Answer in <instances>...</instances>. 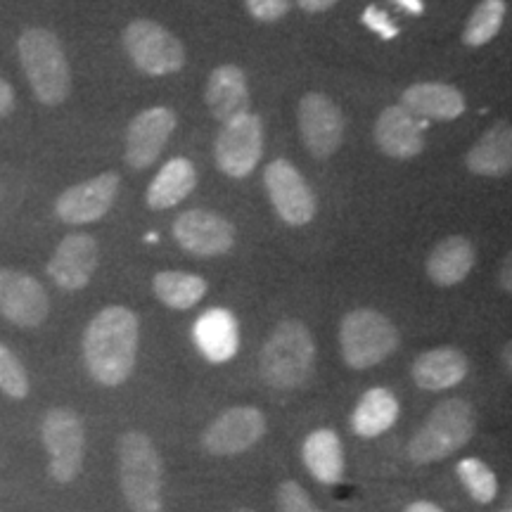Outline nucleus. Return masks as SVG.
Returning a JSON list of instances; mask_svg holds the SVG:
<instances>
[{
    "instance_id": "f257e3e1",
    "label": "nucleus",
    "mask_w": 512,
    "mask_h": 512,
    "mask_svg": "<svg viewBox=\"0 0 512 512\" xmlns=\"http://www.w3.org/2000/svg\"><path fill=\"white\" fill-rule=\"evenodd\" d=\"M140 320L126 306H107L83 332V363L102 387H119L136 368Z\"/></svg>"
},
{
    "instance_id": "f03ea898",
    "label": "nucleus",
    "mask_w": 512,
    "mask_h": 512,
    "mask_svg": "<svg viewBox=\"0 0 512 512\" xmlns=\"http://www.w3.org/2000/svg\"><path fill=\"white\" fill-rule=\"evenodd\" d=\"M316 368V339L302 320L287 318L275 325L259 356V373L280 392L304 387Z\"/></svg>"
},
{
    "instance_id": "7ed1b4c3",
    "label": "nucleus",
    "mask_w": 512,
    "mask_h": 512,
    "mask_svg": "<svg viewBox=\"0 0 512 512\" xmlns=\"http://www.w3.org/2000/svg\"><path fill=\"white\" fill-rule=\"evenodd\" d=\"M119 484L133 512L164 510V463L143 432H126L117 441Z\"/></svg>"
},
{
    "instance_id": "20e7f679",
    "label": "nucleus",
    "mask_w": 512,
    "mask_h": 512,
    "mask_svg": "<svg viewBox=\"0 0 512 512\" xmlns=\"http://www.w3.org/2000/svg\"><path fill=\"white\" fill-rule=\"evenodd\" d=\"M17 53L36 100L48 107L62 105L72 93V67L60 38L41 27L27 29L19 36Z\"/></svg>"
},
{
    "instance_id": "39448f33",
    "label": "nucleus",
    "mask_w": 512,
    "mask_h": 512,
    "mask_svg": "<svg viewBox=\"0 0 512 512\" xmlns=\"http://www.w3.org/2000/svg\"><path fill=\"white\" fill-rule=\"evenodd\" d=\"M477 415L465 399H444L434 406L425 425L413 434L408 458L413 465H432L460 451L475 437Z\"/></svg>"
},
{
    "instance_id": "423d86ee",
    "label": "nucleus",
    "mask_w": 512,
    "mask_h": 512,
    "mask_svg": "<svg viewBox=\"0 0 512 512\" xmlns=\"http://www.w3.org/2000/svg\"><path fill=\"white\" fill-rule=\"evenodd\" d=\"M399 342L396 325L375 309H354L339 323V349L344 363L354 370L380 366L399 349Z\"/></svg>"
},
{
    "instance_id": "0eeeda50",
    "label": "nucleus",
    "mask_w": 512,
    "mask_h": 512,
    "mask_svg": "<svg viewBox=\"0 0 512 512\" xmlns=\"http://www.w3.org/2000/svg\"><path fill=\"white\" fill-rule=\"evenodd\" d=\"M41 439L50 463L48 475L57 484H72L81 475L86 456V430L72 408H50L41 420Z\"/></svg>"
},
{
    "instance_id": "6e6552de",
    "label": "nucleus",
    "mask_w": 512,
    "mask_h": 512,
    "mask_svg": "<svg viewBox=\"0 0 512 512\" xmlns=\"http://www.w3.org/2000/svg\"><path fill=\"white\" fill-rule=\"evenodd\" d=\"M121 41L131 62L147 76H169L185 67L183 43L155 19H133Z\"/></svg>"
},
{
    "instance_id": "1a4fd4ad",
    "label": "nucleus",
    "mask_w": 512,
    "mask_h": 512,
    "mask_svg": "<svg viewBox=\"0 0 512 512\" xmlns=\"http://www.w3.org/2000/svg\"><path fill=\"white\" fill-rule=\"evenodd\" d=\"M264 150V126L252 112L240 114L223 124L216 138V164L230 178H247L256 169Z\"/></svg>"
},
{
    "instance_id": "9d476101",
    "label": "nucleus",
    "mask_w": 512,
    "mask_h": 512,
    "mask_svg": "<svg viewBox=\"0 0 512 512\" xmlns=\"http://www.w3.org/2000/svg\"><path fill=\"white\" fill-rule=\"evenodd\" d=\"M264 185L273 209L287 226H306L318 211L313 190L302 171L287 159H275L264 169Z\"/></svg>"
},
{
    "instance_id": "9b49d317",
    "label": "nucleus",
    "mask_w": 512,
    "mask_h": 512,
    "mask_svg": "<svg viewBox=\"0 0 512 512\" xmlns=\"http://www.w3.org/2000/svg\"><path fill=\"white\" fill-rule=\"evenodd\" d=\"M299 133L306 150L316 159H330L344 143L347 119L323 93H306L299 102Z\"/></svg>"
},
{
    "instance_id": "f8f14e48",
    "label": "nucleus",
    "mask_w": 512,
    "mask_h": 512,
    "mask_svg": "<svg viewBox=\"0 0 512 512\" xmlns=\"http://www.w3.org/2000/svg\"><path fill=\"white\" fill-rule=\"evenodd\" d=\"M119 188L121 176L117 171H105V174L76 183L57 197V219L67 223V226H86V223L100 221L112 209Z\"/></svg>"
},
{
    "instance_id": "ddd939ff",
    "label": "nucleus",
    "mask_w": 512,
    "mask_h": 512,
    "mask_svg": "<svg viewBox=\"0 0 512 512\" xmlns=\"http://www.w3.org/2000/svg\"><path fill=\"white\" fill-rule=\"evenodd\" d=\"M266 415L259 408L235 406L221 413L202 434V444L211 456H238L259 444L266 434Z\"/></svg>"
},
{
    "instance_id": "4468645a",
    "label": "nucleus",
    "mask_w": 512,
    "mask_h": 512,
    "mask_svg": "<svg viewBox=\"0 0 512 512\" xmlns=\"http://www.w3.org/2000/svg\"><path fill=\"white\" fill-rule=\"evenodd\" d=\"M48 313L46 287L15 268H0V316L17 328H38Z\"/></svg>"
},
{
    "instance_id": "2eb2a0df",
    "label": "nucleus",
    "mask_w": 512,
    "mask_h": 512,
    "mask_svg": "<svg viewBox=\"0 0 512 512\" xmlns=\"http://www.w3.org/2000/svg\"><path fill=\"white\" fill-rule=\"evenodd\" d=\"M174 240L195 256H221L235 245V228L209 209H188L174 221Z\"/></svg>"
},
{
    "instance_id": "dca6fc26",
    "label": "nucleus",
    "mask_w": 512,
    "mask_h": 512,
    "mask_svg": "<svg viewBox=\"0 0 512 512\" xmlns=\"http://www.w3.org/2000/svg\"><path fill=\"white\" fill-rule=\"evenodd\" d=\"M178 117L169 107H150L133 117L126 131V164L143 171L152 166L176 131Z\"/></svg>"
},
{
    "instance_id": "f3484780",
    "label": "nucleus",
    "mask_w": 512,
    "mask_h": 512,
    "mask_svg": "<svg viewBox=\"0 0 512 512\" xmlns=\"http://www.w3.org/2000/svg\"><path fill=\"white\" fill-rule=\"evenodd\" d=\"M98 264V240L88 233H72L57 245L46 271L57 287L76 292L91 283L95 271H98Z\"/></svg>"
},
{
    "instance_id": "a211bd4d",
    "label": "nucleus",
    "mask_w": 512,
    "mask_h": 512,
    "mask_svg": "<svg viewBox=\"0 0 512 512\" xmlns=\"http://www.w3.org/2000/svg\"><path fill=\"white\" fill-rule=\"evenodd\" d=\"M425 124L401 105L387 107L375 121L373 138L380 150L392 159H413L425 150Z\"/></svg>"
},
{
    "instance_id": "6ab92c4d",
    "label": "nucleus",
    "mask_w": 512,
    "mask_h": 512,
    "mask_svg": "<svg viewBox=\"0 0 512 512\" xmlns=\"http://www.w3.org/2000/svg\"><path fill=\"white\" fill-rule=\"evenodd\" d=\"M401 107L425 121H453L467 110L465 95L448 83H413L401 93Z\"/></svg>"
},
{
    "instance_id": "aec40b11",
    "label": "nucleus",
    "mask_w": 512,
    "mask_h": 512,
    "mask_svg": "<svg viewBox=\"0 0 512 512\" xmlns=\"http://www.w3.org/2000/svg\"><path fill=\"white\" fill-rule=\"evenodd\" d=\"M204 102H207L211 117L221 124L249 112V86L247 76L235 64H223L209 74L207 88H204Z\"/></svg>"
},
{
    "instance_id": "412c9836",
    "label": "nucleus",
    "mask_w": 512,
    "mask_h": 512,
    "mask_svg": "<svg viewBox=\"0 0 512 512\" xmlns=\"http://www.w3.org/2000/svg\"><path fill=\"white\" fill-rule=\"evenodd\" d=\"M470 373V361L456 347H437L425 351L413 361V382L425 392H446L458 387Z\"/></svg>"
},
{
    "instance_id": "4be33fe9",
    "label": "nucleus",
    "mask_w": 512,
    "mask_h": 512,
    "mask_svg": "<svg viewBox=\"0 0 512 512\" xmlns=\"http://www.w3.org/2000/svg\"><path fill=\"white\" fill-rule=\"evenodd\" d=\"M470 174L484 178H505L512 169V128L510 121H496L465 155Z\"/></svg>"
},
{
    "instance_id": "5701e85b",
    "label": "nucleus",
    "mask_w": 512,
    "mask_h": 512,
    "mask_svg": "<svg viewBox=\"0 0 512 512\" xmlns=\"http://www.w3.org/2000/svg\"><path fill=\"white\" fill-rule=\"evenodd\" d=\"M477 261V249L465 235H451L441 240L427 256V275L434 285L453 287L470 275Z\"/></svg>"
},
{
    "instance_id": "b1692460",
    "label": "nucleus",
    "mask_w": 512,
    "mask_h": 512,
    "mask_svg": "<svg viewBox=\"0 0 512 512\" xmlns=\"http://www.w3.org/2000/svg\"><path fill=\"white\" fill-rule=\"evenodd\" d=\"M197 349L209 358L211 363H226L238 354L240 330L233 313L223 309H209L195 325Z\"/></svg>"
},
{
    "instance_id": "393cba45",
    "label": "nucleus",
    "mask_w": 512,
    "mask_h": 512,
    "mask_svg": "<svg viewBox=\"0 0 512 512\" xmlns=\"http://www.w3.org/2000/svg\"><path fill=\"white\" fill-rule=\"evenodd\" d=\"M302 460L306 470L316 482L325 486H335L344 479L347 470V458H344V446L337 432L316 430L306 437L302 446Z\"/></svg>"
},
{
    "instance_id": "a878e982",
    "label": "nucleus",
    "mask_w": 512,
    "mask_h": 512,
    "mask_svg": "<svg viewBox=\"0 0 512 512\" xmlns=\"http://www.w3.org/2000/svg\"><path fill=\"white\" fill-rule=\"evenodd\" d=\"M399 399L384 387H373L361 396L351 413V430L361 439H375L389 432L399 420Z\"/></svg>"
},
{
    "instance_id": "bb28decb",
    "label": "nucleus",
    "mask_w": 512,
    "mask_h": 512,
    "mask_svg": "<svg viewBox=\"0 0 512 512\" xmlns=\"http://www.w3.org/2000/svg\"><path fill=\"white\" fill-rule=\"evenodd\" d=\"M197 188V169L190 159L176 157L162 166L155 181L147 188V207L150 209H171L181 204L192 190Z\"/></svg>"
},
{
    "instance_id": "cd10ccee",
    "label": "nucleus",
    "mask_w": 512,
    "mask_h": 512,
    "mask_svg": "<svg viewBox=\"0 0 512 512\" xmlns=\"http://www.w3.org/2000/svg\"><path fill=\"white\" fill-rule=\"evenodd\" d=\"M152 290L164 306L185 311L202 302L204 294H207V280L195 273L159 271L152 280Z\"/></svg>"
},
{
    "instance_id": "c85d7f7f",
    "label": "nucleus",
    "mask_w": 512,
    "mask_h": 512,
    "mask_svg": "<svg viewBox=\"0 0 512 512\" xmlns=\"http://www.w3.org/2000/svg\"><path fill=\"white\" fill-rule=\"evenodd\" d=\"M505 12H508L505 0H482V3L472 10V15L465 24V31H463L465 46L482 48L486 43L494 41L498 31L503 29Z\"/></svg>"
},
{
    "instance_id": "c756f323",
    "label": "nucleus",
    "mask_w": 512,
    "mask_h": 512,
    "mask_svg": "<svg viewBox=\"0 0 512 512\" xmlns=\"http://www.w3.org/2000/svg\"><path fill=\"white\" fill-rule=\"evenodd\" d=\"M460 484L465 486L467 494L479 505H489L498 496V479L489 465L479 458H463L456 467Z\"/></svg>"
},
{
    "instance_id": "7c9ffc66",
    "label": "nucleus",
    "mask_w": 512,
    "mask_h": 512,
    "mask_svg": "<svg viewBox=\"0 0 512 512\" xmlns=\"http://www.w3.org/2000/svg\"><path fill=\"white\" fill-rule=\"evenodd\" d=\"M29 375L24 363L0 342V392L10 399L22 401L29 396Z\"/></svg>"
},
{
    "instance_id": "2f4dec72",
    "label": "nucleus",
    "mask_w": 512,
    "mask_h": 512,
    "mask_svg": "<svg viewBox=\"0 0 512 512\" xmlns=\"http://www.w3.org/2000/svg\"><path fill=\"white\" fill-rule=\"evenodd\" d=\"M275 501H278L280 512H320L318 505L311 501L309 491L294 479H285L275 491Z\"/></svg>"
},
{
    "instance_id": "473e14b6",
    "label": "nucleus",
    "mask_w": 512,
    "mask_h": 512,
    "mask_svg": "<svg viewBox=\"0 0 512 512\" xmlns=\"http://www.w3.org/2000/svg\"><path fill=\"white\" fill-rule=\"evenodd\" d=\"M249 15H252L256 22H280L287 12H290L292 3L290 0H245Z\"/></svg>"
},
{
    "instance_id": "72a5a7b5",
    "label": "nucleus",
    "mask_w": 512,
    "mask_h": 512,
    "mask_svg": "<svg viewBox=\"0 0 512 512\" xmlns=\"http://www.w3.org/2000/svg\"><path fill=\"white\" fill-rule=\"evenodd\" d=\"M363 24H366L368 29H373L375 34H380L384 41H392V38L399 36V27L389 19V15L380 8H375V5H370V8H366V12H363Z\"/></svg>"
},
{
    "instance_id": "f704fd0d",
    "label": "nucleus",
    "mask_w": 512,
    "mask_h": 512,
    "mask_svg": "<svg viewBox=\"0 0 512 512\" xmlns=\"http://www.w3.org/2000/svg\"><path fill=\"white\" fill-rule=\"evenodd\" d=\"M15 110V91L8 81L0 76V117H8Z\"/></svg>"
},
{
    "instance_id": "c9c22d12",
    "label": "nucleus",
    "mask_w": 512,
    "mask_h": 512,
    "mask_svg": "<svg viewBox=\"0 0 512 512\" xmlns=\"http://www.w3.org/2000/svg\"><path fill=\"white\" fill-rule=\"evenodd\" d=\"M299 8L306 10V12H325L330 10L332 5H337L339 0H297Z\"/></svg>"
},
{
    "instance_id": "e433bc0d",
    "label": "nucleus",
    "mask_w": 512,
    "mask_h": 512,
    "mask_svg": "<svg viewBox=\"0 0 512 512\" xmlns=\"http://www.w3.org/2000/svg\"><path fill=\"white\" fill-rule=\"evenodd\" d=\"M403 512H444V510H441L439 505L432 503V501H415V503L408 505V508Z\"/></svg>"
},
{
    "instance_id": "4c0bfd02",
    "label": "nucleus",
    "mask_w": 512,
    "mask_h": 512,
    "mask_svg": "<svg viewBox=\"0 0 512 512\" xmlns=\"http://www.w3.org/2000/svg\"><path fill=\"white\" fill-rule=\"evenodd\" d=\"M394 3L406 12H411V15H422V10H425L422 0H394Z\"/></svg>"
},
{
    "instance_id": "58836bf2",
    "label": "nucleus",
    "mask_w": 512,
    "mask_h": 512,
    "mask_svg": "<svg viewBox=\"0 0 512 512\" xmlns=\"http://www.w3.org/2000/svg\"><path fill=\"white\" fill-rule=\"evenodd\" d=\"M501 287L505 292L512 290V283H510V256H505L503 261V268H501Z\"/></svg>"
},
{
    "instance_id": "ea45409f",
    "label": "nucleus",
    "mask_w": 512,
    "mask_h": 512,
    "mask_svg": "<svg viewBox=\"0 0 512 512\" xmlns=\"http://www.w3.org/2000/svg\"><path fill=\"white\" fill-rule=\"evenodd\" d=\"M510 351H512V344L508 342L503 347V363H505V373L510 375V370H512V363H510Z\"/></svg>"
},
{
    "instance_id": "a19ab883",
    "label": "nucleus",
    "mask_w": 512,
    "mask_h": 512,
    "mask_svg": "<svg viewBox=\"0 0 512 512\" xmlns=\"http://www.w3.org/2000/svg\"><path fill=\"white\" fill-rule=\"evenodd\" d=\"M238 512H254V510H247V508H245V510H238Z\"/></svg>"
},
{
    "instance_id": "79ce46f5",
    "label": "nucleus",
    "mask_w": 512,
    "mask_h": 512,
    "mask_svg": "<svg viewBox=\"0 0 512 512\" xmlns=\"http://www.w3.org/2000/svg\"><path fill=\"white\" fill-rule=\"evenodd\" d=\"M498 512H510V508H505V510H498Z\"/></svg>"
}]
</instances>
